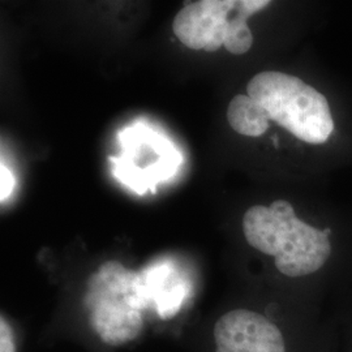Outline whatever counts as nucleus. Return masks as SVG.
<instances>
[{"instance_id": "obj_1", "label": "nucleus", "mask_w": 352, "mask_h": 352, "mask_svg": "<svg viewBox=\"0 0 352 352\" xmlns=\"http://www.w3.org/2000/svg\"><path fill=\"white\" fill-rule=\"evenodd\" d=\"M243 234L253 250L273 257L278 273L287 278L320 274L334 252L331 227L304 222L285 200L251 206L243 217Z\"/></svg>"}, {"instance_id": "obj_2", "label": "nucleus", "mask_w": 352, "mask_h": 352, "mask_svg": "<svg viewBox=\"0 0 352 352\" xmlns=\"http://www.w3.org/2000/svg\"><path fill=\"white\" fill-rule=\"evenodd\" d=\"M247 96L260 104L267 120L307 144H325L334 131L327 97L296 76L260 72L248 82Z\"/></svg>"}, {"instance_id": "obj_3", "label": "nucleus", "mask_w": 352, "mask_h": 352, "mask_svg": "<svg viewBox=\"0 0 352 352\" xmlns=\"http://www.w3.org/2000/svg\"><path fill=\"white\" fill-rule=\"evenodd\" d=\"M270 4L267 0L192 1L177 12L173 30L192 50L214 52L225 47L232 55H243L253 45L248 19Z\"/></svg>"}, {"instance_id": "obj_4", "label": "nucleus", "mask_w": 352, "mask_h": 352, "mask_svg": "<svg viewBox=\"0 0 352 352\" xmlns=\"http://www.w3.org/2000/svg\"><path fill=\"white\" fill-rule=\"evenodd\" d=\"M84 305L89 325L106 344L122 346L136 340L144 327L145 302L138 282L118 263L102 265L90 278Z\"/></svg>"}, {"instance_id": "obj_5", "label": "nucleus", "mask_w": 352, "mask_h": 352, "mask_svg": "<svg viewBox=\"0 0 352 352\" xmlns=\"http://www.w3.org/2000/svg\"><path fill=\"white\" fill-rule=\"evenodd\" d=\"M215 352H289L285 331L270 317L250 308H235L214 327Z\"/></svg>"}, {"instance_id": "obj_6", "label": "nucleus", "mask_w": 352, "mask_h": 352, "mask_svg": "<svg viewBox=\"0 0 352 352\" xmlns=\"http://www.w3.org/2000/svg\"><path fill=\"white\" fill-rule=\"evenodd\" d=\"M230 126L241 136L260 138L269 129V120L257 102L247 94L234 97L227 107Z\"/></svg>"}, {"instance_id": "obj_7", "label": "nucleus", "mask_w": 352, "mask_h": 352, "mask_svg": "<svg viewBox=\"0 0 352 352\" xmlns=\"http://www.w3.org/2000/svg\"><path fill=\"white\" fill-rule=\"evenodd\" d=\"M336 316L340 331L338 352H352V305L340 308Z\"/></svg>"}, {"instance_id": "obj_8", "label": "nucleus", "mask_w": 352, "mask_h": 352, "mask_svg": "<svg viewBox=\"0 0 352 352\" xmlns=\"http://www.w3.org/2000/svg\"><path fill=\"white\" fill-rule=\"evenodd\" d=\"M14 188V177L10 168L4 164H0V200L6 201Z\"/></svg>"}, {"instance_id": "obj_9", "label": "nucleus", "mask_w": 352, "mask_h": 352, "mask_svg": "<svg viewBox=\"0 0 352 352\" xmlns=\"http://www.w3.org/2000/svg\"><path fill=\"white\" fill-rule=\"evenodd\" d=\"M0 352H16L12 329L4 317L0 320Z\"/></svg>"}]
</instances>
